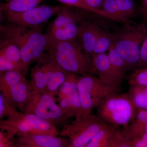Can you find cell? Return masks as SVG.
I'll use <instances>...</instances> for the list:
<instances>
[{"instance_id": "obj_27", "label": "cell", "mask_w": 147, "mask_h": 147, "mask_svg": "<svg viewBox=\"0 0 147 147\" xmlns=\"http://www.w3.org/2000/svg\"><path fill=\"white\" fill-rule=\"evenodd\" d=\"M108 51V55L111 65L120 74L126 76V74L129 71V69L125 61L118 53L113 45Z\"/></svg>"}, {"instance_id": "obj_36", "label": "cell", "mask_w": 147, "mask_h": 147, "mask_svg": "<svg viewBox=\"0 0 147 147\" xmlns=\"http://www.w3.org/2000/svg\"><path fill=\"white\" fill-rule=\"evenodd\" d=\"M141 16L143 17V21H147V0H142L140 6Z\"/></svg>"}, {"instance_id": "obj_39", "label": "cell", "mask_w": 147, "mask_h": 147, "mask_svg": "<svg viewBox=\"0 0 147 147\" xmlns=\"http://www.w3.org/2000/svg\"><path fill=\"white\" fill-rule=\"evenodd\" d=\"M3 1H6L7 2L8 1H10V0H3Z\"/></svg>"}, {"instance_id": "obj_19", "label": "cell", "mask_w": 147, "mask_h": 147, "mask_svg": "<svg viewBox=\"0 0 147 147\" xmlns=\"http://www.w3.org/2000/svg\"><path fill=\"white\" fill-rule=\"evenodd\" d=\"M0 51L9 61L22 68L24 74H26L20 50L14 43L4 35L2 32L0 34Z\"/></svg>"}, {"instance_id": "obj_24", "label": "cell", "mask_w": 147, "mask_h": 147, "mask_svg": "<svg viewBox=\"0 0 147 147\" xmlns=\"http://www.w3.org/2000/svg\"><path fill=\"white\" fill-rule=\"evenodd\" d=\"M105 27L101 30L98 36L92 55L105 53L113 45V32Z\"/></svg>"}, {"instance_id": "obj_15", "label": "cell", "mask_w": 147, "mask_h": 147, "mask_svg": "<svg viewBox=\"0 0 147 147\" xmlns=\"http://www.w3.org/2000/svg\"><path fill=\"white\" fill-rule=\"evenodd\" d=\"M31 90L27 79L2 92L9 105L23 111L30 96Z\"/></svg>"}, {"instance_id": "obj_7", "label": "cell", "mask_w": 147, "mask_h": 147, "mask_svg": "<svg viewBox=\"0 0 147 147\" xmlns=\"http://www.w3.org/2000/svg\"><path fill=\"white\" fill-rule=\"evenodd\" d=\"M36 62L29 82L31 90L45 92L46 88H56L63 84L69 73L52 60L46 52Z\"/></svg>"}, {"instance_id": "obj_34", "label": "cell", "mask_w": 147, "mask_h": 147, "mask_svg": "<svg viewBox=\"0 0 147 147\" xmlns=\"http://www.w3.org/2000/svg\"><path fill=\"white\" fill-rule=\"evenodd\" d=\"M130 141L131 147H147V133Z\"/></svg>"}, {"instance_id": "obj_29", "label": "cell", "mask_w": 147, "mask_h": 147, "mask_svg": "<svg viewBox=\"0 0 147 147\" xmlns=\"http://www.w3.org/2000/svg\"><path fill=\"white\" fill-rule=\"evenodd\" d=\"M126 79L130 86H147V66L135 69Z\"/></svg>"}, {"instance_id": "obj_22", "label": "cell", "mask_w": 147, "mask_h": 147, "mask_svg": "<svg viewBox=\"0 0 147 147\" xmlns=\"http://www.w3.org/2000/svg\"><path fill=\"white\" fill-rule=\"evenodd\" d=\"M118 127L106 123L86 147H108L111 138Z\"/></svg>"}, {"instance_id": "obj_10", "label": "cell", "mask_w": 147, "mask_h": 147, "mask_svg": "<svg viewBox=\"0 0 147 147\" xmlns=\"http://www.w3.org/2000/svg\"><path fill=\"white\" fill-rule=\"evenodd\" d=\"M60 6L42 5L37 6L25 12L3 14L11 24L23 26H38L57 14Z\"/></svg>"}, {"instance_id": "obj_11", "label": "cell", "mask_w": 147, "mask_h": 147, "mask_svg": "<svg viewBox=\"0 0 147 147\" xmlns=\"http://www.w3.org/2000/svg\"><path fill=\"white\" fill-rule=\"evenodd\" d=\"M92 13L89 18H85L84 15L79 25V30L77 39L86 55L92 57L96 42L100 32L105 26L97 21L100 16L96 19L93 18Z\"/></svg>"}, {"instance_id": "obj_37", "label": "cell", "mask_w": 147, "mask_h": 147, "mask_svg": "<svg viewBox=\"0 0 147 147\" xmlns=\"http://www.w3.org/2000/svg\"><path fill=\"white\" fill-rule=\"evenodd\" d=\"M4 16L3 13L2 9L1 7V3H0V34L2 32L3 30L4 25L3 24V19Z\"/></svg>"}, {"instance_id": "obj_5", "label": "cell", "mask_w": 147, "mask_h": 147, "mask_svg": "<svg viewBox=\"0 0 147 147\" xmlns=\"http://www.w3.org/2000/svg\"><path fill=\"white\" fill-rule=\"evenodd\" d=\"M98 117L107 123L119 127L127 126L135 118L137 109L127 93H112L96 107Z\"/></svg>"}, {"instance_id": "obj_35", "label": "cell", "mask_w": 147, "mask_h": 147, "mask_svg": "<svg viewBox=\"0 0 147 147\" xmlns=\"http://www.w3.org/2000/svg\"><path fill=\"white\" fill-rule=\"evenodd\" d=\"M90 6L96 9H102L104 0H84Z\"/></svg>"}, {"instance_id": "obj_2", "label": "cell", "mask_w": 147, "mask_h": 147, "mask_svg": "<svg viewBox=\"0 0 147 147\" xmlns=\"http://www.w3.org/2000/svg\"><path fill=\"white\" fill-rule=\"evenodd\" d=\"M47 54L58 66L78 76L95 74L92 59L84 53L77 39L48 43Z\"/></svg>"}, {"instance_id": "obj_6", "label": "cell", "mask_w": 147, "mask_h": 147, "mask_svg": "<svg viewBox=\"0 0 147 147\" xmlns=\"http://www.w3.org/2000/svg\"><path fill=\"white\" fill-rule=\"evenodd\" d=\"M119 87L103 83L92 74L79 76L77 90L81 110L76 117L92 114L104 98L112 93L118 92Z\"/></svg>"}, {"instance_id": "obj_9", "label": "cell", "mask_w": 147, "mask_h": 147, "mask_svg": "<svg viewBox=\"0 0 147 147\" xmlns=\"http://www.w3.org/2000/svg\"><path fill=\"white\" fill-rule=\"evenodd\" d=\"M55 98L46 92L31 90L30 96L23 112L35 115L56 126L63 127L68 119L56 102Z\"/></svg>"}, {"instance_id": "obj_33", "label": "cell", "mask_w": 147, "mask_h": 147, "mask_svg": "<svg viewBox=\"0 0 147 147\" xmlns=\"http://www.w3.org/2000/svg\"><path fill=\"white\" fill-rule=\"evenodd\" d=\"M140 57V61L137 68L147 66V35L141 46Z\"/></svg>"}, {"instance_id": "obj_28", "label": "cell", "mask_w": 147, "mask_h": 147, "mask_svg": "<svg viewBox=\"0 0 147 147\" xmlns=\"http://www.w3.org/2000/svg\"><path fill=\"white\" fill-rule=\"evenodd\" d=\"M62 3L65 5L86 11L99 16L105 17L107 13L102 9H96L90 6L84 0H55Z\"/></svg>"}, {"instance_id": "obj_20", "label": "cell", "mask_w": 147, "mask_h": 147, "mask_svg": "<svg viewBox=\"0 0 147 147\" xmlns=\"http://www.w3.org/2000/svg\"><path fill=\"white\" fill-rule=\"evenodd\" d=\"M58 100V105L67 118H76L79 115L81 108L78 91Z\"/></svg>"}, {"instance_id": "obj_14", "label": "cell", "mask_w": 147, "mask_h": 147, "mask_svg": "<svg viewBox=\"0 0 147 147\" xmlns=\"http://www.w3.org/2000/svg\"><path fill=\"white\" fill-rule=\"evenodd\" d=\"M102 9L129 20L141 16L140 6L135 0H104Z\"/></svg>"}, {"instance_id": "obj_1", "label": "cell", "mask_w": 147, "mask_h": 147, "mask_svg": "<svg viewBox=\"0 0 147 147\" xmlns=\"http://www.w3.org/2000/svg\"><path fill=\"white\" fill-rule=\"evenodd\" d=\"M2 33L20 50L25 74L30 65L46 53L47 37L40 26L28 27L11 24L4 26Z\"/></svg>"}, {"instance_id": "obj_18", "label": "cell", "mask_w": 147, "mask_h": 147, "mask_svg": "<svg viewBox=\"0 0 147 147\" xmlns=\"http://www.w3.org/2000/svg\"><path fill=\"white\" fill-rule=\"evenodd\" d=\"M80 22L69 24L53 31L47 32L45 34L48 43L76 39L79 32Z\"/></svg>"}, {"instance_id": "obj_32", "label": "cell", "mask_w": 147, "mask_h": 147, "mask_svg": "<svg viewBox=\"0 0 147 147\" xmlns=\"http://www.w3.org/2000/svg\"><path fill=\"white\" fill-rule=\"evenodd\" d=\"M16 147L15 139L11 138L0 129V147Z\"/></svg>"}, {"instance_id": "obj_4", "label": "cell", "mask_w": 147, "mask_h": 147, "mask_svg": "<svg viewBox=\"0 0 147 147\" xmlns=\"http://www.w3.org/2000/svg\"><path fill=\"white\" fill-rule=\"evenodd\" d=\"M0 129L13 139L34 134L58 136L60 132L57 126L30 113L19 112L12 108L6 119L0 120Z\"/></svg>"}, {"instance_id": "obj_25", "label": "cell", "mask_w": 147, "mask_h": 147, "mask_svg": "<svg viewBox=\"0 0 147 147\" xmlns=\"http://www.w3.org/2000/svg\"><path fill=\"white\" fill-rule=\"evenodd\" d=\"M26 79L25 74L20 71H9L0 72V92H3Z\"/></svg>"}, {"instance_id": "obj_12", "label": "cell", "mask_w": 147, "mask_h": 147, "mask_svg": "<svg viewBox=\"0 0 147 147\" xmlns=\"http://www.w3.org/2000/svg\"><path fill=\"white\" fill-rule=\"evenodd\" d=\"M95 74L103 83L120 87L126 76L120 74L110 63L108 55L105 53L92 56Z\"/></svg>"}, {"instance_id": "obj_30", "label": "cell", "mask_w": 147, "mask_h": 147, "mask_svg": "<svg viewBox=\"0 0 147 147\" xmlns=\"http://www.w3.org/2000/svg\"><path fill=\"white\" fill-rule=\"evenodd\" d=\"M9 71H20L24 74L22 68L9 61L0 51V72Z\"/></svg>"}, {"instance_id": "obj_26", "label": "cell", "mask_w": 147, "mask_h": 147, "mask_svg": "<svg viewBox=\"0 0 147 147\" xmlns=\"http://www.w3.org/2000/svg\"><path fill=\"white\" fill-rule=\"evenodd\" d=\"M79 76L73 74H69L65 82L58 90L56 95L57 99L71 95L78 91L77 82Z\"/></svg>"}, {"instance_id": "obj_8", "label": "cell", "mask_w": 147, "mask_h": 147, "mask_svg": "<svg viewBox=\"0 0 147 147\" xmlns=\"http://www.w3.org/2000/svg\"><path fill=\"white\" fill-rule=\"evenodd\" d=\"M106 123L92 114L75 118L71 123L63 127L60 135L69 139V147H86Z\"/></svg>"}, {"instance_id": "obj_3", "label": "cell", "mask_w": 147, "mask_h": 147, "mask_svg": "<svg viewBox=\"0 0 147 147\" xmlns=\"http://www.w3.org/2000/svg\"><path fill=\"white\" fill-rule=\"evenodd\" d=\"M113 46L125 61L129 70L137 68L140 61L141 46L147 35L146 22L134 21L122 24L114 28Z\"/></svg>"}, {"instance_id": "obj_17", "label": "cell", "mask_w": 147, "mask_h": 147, "mask_svg": "<svg viewBox=\"0 0 147 147\" xmlns=\"http://www.w3.org/2000/svg\"><path fill=\"white\" fill-rule=\"evenodd\" d=\"M147 123V110L137 109L135 118L121 130L122 134L129 140L139 138L143 134V128Z\"/></svg>"}, {"instance_id": "obj_13", "label": "cell", "mask_w": 147, "mask_h": 147, "mask_svg": "<svg viewBox=\"0 0 147 147\" xmlns=\"http://www.w3.org/2000/svg\"><path fill=\"white\" fill-rule=\"evenodd\" d=\"M15 145L18 147H69L70 142L67 138L39 134L17 137Z\"/></svg>"}, {"instance_id": "obj_16", "label": "cell", "mask_w": 147, "mask_h": 147, "mask_svg": "<svg viewBox=\"0 0 147 147\" xmlns=\"http://www.w3.org/2000/svg\"><path fill=\"white\" fill-rule=\"evenodd\" d=\"M73 7L66 5L61 7L47 32L53 31L69 24L79 23L84 16V10L82 12Z\"/></svg>"}, {"instance_id": "obj_23", "label": "cell", "mask_w": 147, "mask_h": 147, "mask_svg": "<svg viewBox=\"0 0 147 147\" xmlns=\"http://www.w3.org/2000/svg\"><path fill=\"white\" fill-rule=\"evenodd\" d=\"M127 93L135 108L147 110V86H130Z\"/></svg>"}, {"instance_id": "obj_21", "label": "cell", "mask_w": 147, "mask_h": 147, "mask_svg": "<svg viewBox=\"0 0 147 147\" xmlns=\"http://www.w3.org/2000/svg\"><path fill=\"white\" fill-rule=\"evenodd\" d=\"M42 0H10L1 3L3 14L25 12L39 5Z\"/></svg>"}, {"instance_id": "obj_31", "label": "cell", "mask_w": 147, "mask_h": 147, "mask_svg": "<svg viewBox=\"0 0 147 147\" xmlns=\"http://www.w3.org/2000/svg\"><path fill=\"white\" fill-rule=\"evenodd\" d=\"M12 108L0 92V120L7 117Z\"/></svg>"}, {"instance_id": "obj_38", "label": "cell", "mask_w": 147, "mask_h": 147, "mask_svg": "<svg viewBox=\"0 0 147 147\" xmlns=\"http://www.w3.org/2000/svg\"><path fill=\"white\" fill-rule=\"evenodd\" d=\"M147 133V123L144 126V128H143V134H142V135L144 134V133Z\"/></svg>"}]
</instances>
